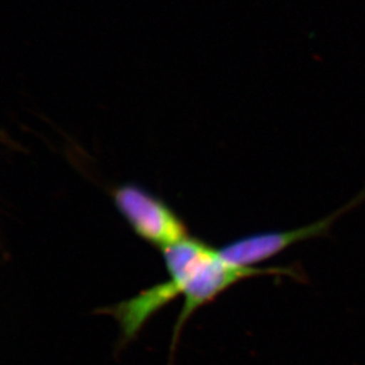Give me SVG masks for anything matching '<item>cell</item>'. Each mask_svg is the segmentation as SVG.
<instances>
[{"label":"cell","instance_id":"4","mask_svg":"<svg viewBox=\"0 0 365 365\" xmlns=\"http://www.w3.org/2000/svg\"><path fill=\"white\" fill-rule=\"evenodd\" d=\"M178 296H180L178 286L169 279L142 291L131 299L108 307L103 314L113 316L121 325L124 341H130L153 314H155L165 304L175 299Z\"/></svg>","mask_w":365,"mask_h":365},{"label":"cell","instance_id":"2","mask_svg":"<svg viewBox=\"0 0 365 365\" xmlns=\"http://www.w3.org/2000/svg\"><path fill=\"white\" fill-rule=\"evenodd\" d=\"M110 197L135 235L160 251L190 237L175 210L145 187L122 183L111 188Z\"/></svg>","mask_w":365,"mask_h":365},{"label":"cell","instance_id":"3","mask_svg":"<svg viewBox=\"0 0 365 365\" xmlns=\"http://www.w3.org/2000/svg\"><path fill=\"white\" fill-rule=\"evenodd\" d=\"M365 199V190L357 195L354 200L341 207L334 213L316 221L314 224L303 226V227L289 230V231H271L246 235L242 238L235 239L233 242L225 244L217 248L221 258L230 262L232 265L240 267H253L260 262L280 255L289 246L297 242H305L309 239L317 238L327 235L332 225L336 221L348 213L352 208L359 206Z\"/></svg>","mask_w":365,"mask_h":365},{"label":"cell","instance_id":"1","mask_svg":"<svg viewBox=\"0 0 365 365\" xmlns=\"http://www.w3.org/2000/svg\"><path fill=\"white\" fill-rule=\"evenodd\" d=\"M163 260L172 279L183 294L185 303L176 322L173 336V350L180 331L188 318L205 304L210 303L220 293L240 280L259 276L296 277L291 267H240L232 265L221 258L217 248L210 247L199 239H183L181 242L163 248Z\"/></svg>","mask_w":365,"mask_h":365}]
</instances>
